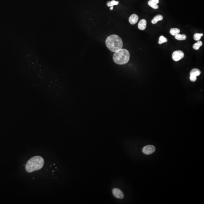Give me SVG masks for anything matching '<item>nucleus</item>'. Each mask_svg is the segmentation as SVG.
<instances>
[{
  "mask_svg": "<svg viewBox=\"0 0 204 204\" xmlns=\"http://www.w3.org/2000/svg\"><path fill=\"white\" fill-rule=\"evenodd\" d=\"M203 34L202 33H195L193 36V39L195 41H200L201 37L203 36Z\"/></svg>",
  "mask_w": 204,
  "mask_h": 204,
  "instance_id": "nucleus-16",
  "label": "nucleus"
},
{
  "mask_svg": "<svg viewBox=\"0 0 204 204\" xmlns=\"http://www.w3.org/2000/svg\"><path fill=\"white\" fill-rule=\"evenodd\" d=\"M138 16L136 14H132L129 18V22L130 24L134 25L137 23L138 20Z\"/></svg>",
  "mask_w": 204,
  "mask_h": 204,
  "instance_id": "nucleus-7",
  "label": "nucleus"
},
{
  "mask_svg": "<svg viewBox=\"0 0 204 204\" xmlns=\"http://www.w3.org/2000/svg\"><path fill=\"white\" fill-rule=\"evenodd\" d=\"M180 30L179 29L177 28H172L170 31V33L171 35L173 36H175L179 34Z\"/></svg>",
  "mask_w": 204,
  "mask_h": 204,
  "instance_id": "nucleus-12",
  "label": "nucleus"
},
{
  "mask_svg": "<svg viewBox=\"0 0 204 204\" xmlns=\"http://www.w3.org/2000/svg\"><path fill=\"white\" fill-rule=\"evenodd\" d=\"M163 19V16L160 15V14L156 15L152 20V23L154 24H156L159 21L162 20Z\"/></svg>",
  "mask_w": 204,
  "mask_h": 204,
  "instance_id": "nucleus-10",
  "label": "nucleus"
},
{
  "mask_svg": "<svg viewBox=\"0 0 204 204\" xmlns=\"http://www.w3.org/2000/svg\"><path fill=\"white\" fill-rule=\"evenodd\" d=\"M147 25L146 20L144 19H142L140 21L138 24V28L140 30H144L146 29Z\"/></svg>",
  "mask_w": 204,
  "mask_h": 204,
  "instance_id": "nucleus-8",
  "label": "nucleus"
},
{
  "mask_svg": "<svg viewBox=\"0 0 204 204\" xmlns=\"http://www.w3.org/2000/svg\"><path fill=\"white\" fill-rule=\"evenodd\" d=\"M130 55L129 51L125 49H121L113 55V61L119 65H124L127 63L130 59Z\"/></svg>",
  "mask_w": 204,
  "mask_h": 204,
  "instance_id": "nucleus-3",
  "label": "nucleus"
},
{
  "mask_svg": "<svg viewBox=\"0 0 204 204\" xmlns=\"http://www.w3.org/2000/svg\"><path fill=\"white\" fill-rule=\"evenodd\" d=\"M167 38H166L164 36H160V37L159 38V41H158V43L160 44H162V43H164L167 42Z\"/></svg>",
  "mask_w": 204,
  "mask_h": 204,
  "instance_id": "nucleus-17",
  "label": "nucleus"
},
{
  "mask_svg": "<svg viewBox=\"0 0 204 204\" xmlns=\"http://www.w3.org/2000/svg\"><path fill=\"white\" fill-rule=\"evenodd\" d=\"M184 57V53L181 50L175 51L172 53V59L175 61H178Z\"/></svg>",
  "mask_w": 204,
  "mask_h": 204,
  "instance_id": "nucleus-4",
  "label": "nucleus"
},
{
  "mask_svg": "<svg viewBox=\"0 0 204 204\" xmlns=\"http://www.w3.org/2000/svg\"><path fill=\"white\" fill-rule=\"evenodd\" d=\"M175 37L177 40L179 41H183L185 40L186 39V36L185 35H181V34H178L176 35L175 36Z\"/></svg>",
  "mask_w": 204,
  "mask_h": 204,
  "instance_id": "nucleus-11",
  "label": "nucleus"
},
{
  "mask_svg": "<svg viewBox=\"0 0 204 204\" xmlns=\"http://www.w3.org/2000/svg\"><path fill=\"white\" fill-rule=\"evenodd\" d=\"M190 80L191 81L195 82L197 80V77H195V76H190Z\"/></svg>",
  "mask_w": 204,
  "mask_h": 204,
  "instance_id": "nucleus-18",
  "label": "nucleus"
},
{
  "mask_svg": "<svg viewBox=\"0 0 204 204\" xmlns=\"http://www.w3.org/2000/svg\"><path fill=\"white\" fill-rule=\"evenodd\" d=\"M201 72L197 68H193L191 70L190 72V76L197 77L200 74Z\"/></svg>",
  "mask_w": 204,
  "mask_h": 204,
  "instance_id": "nucleus-9",
  "label": "nucleus"
},
{
  "mask_svg": "<svg viewBox=\"0 0 204 204\" xmlns=\"http://www.w3.org/2000/svg\"><path fill=\"white\" fill-rule=\"evenodd\" d=\"M155 148L153 145H148L145 146L142 148V152L146 155H150L155 152Z\"/></svg>",
  "mask_w": 204,
  "mask_h": 204,
  "instance_id": "nucleus-5",
  "label": "nucleus"
},
{
  "mask_svg": "<svg viewBox=\"0 0 204 204\" xmlns=\"http://www.w3.org/2000/svg\"><path fill=\"white\" fill-rule=\"evenodd\" d=\"M113 6H111V8H110V10H112L113 9Z\"/></svg>",
  "mask_w": 204,
  "mask_h": 204,
  "instance_id": "nucleus-20",
  "label": "nucleus"
},
{
  "mask_svg": "<svg viewBox=\"0 0 204 204\" xmlns=\"http://www.w3.org/2000/svg\"><path fill=\"white\" fill-rule=\"evenodd\" d=\"M151 0L154 2L155 3H156L157 4H158L159 2V0Z\"/></svg>",
  "mask_w": 204,
  "mask_h": 204,
  "instance_id": "nucleus-19",
  "label": "nucleus"
},
{
  "mask_svg": "<svg viewBox=\"0 0 204 204\" xmlns=\"http://www.w3.org/2000/svg\"><path fill=\"white\" fill-rule=\"evenodd\" d=\"M44 163V160L41 156H34L31 158L27 162L26 164V170L30 173L38 171L43 168Z\"/></svg>",
  "mask_w": 204,
  "mask_h": 204,
  "instance_id": "nucleus-2",
  "label": "nucleus"
},
{
  "mask_svg": "<svg viewBox=\"0 0 204 204\" xmlns=\"http://www.w3.org/2000/svg\"><path fill=\"white\" fill-rule=\"evenodd\" d=\"M112 193L115 197L119 199H123L124 197V194L122 191L117 188H114L112 190Z\"/></svg>",
  "mask_w": 204,
  "mask_h": 204,
  "instance_id": "nucleus-6",
  "label": "nucleus"
},
{
  "mask_svg": "<svg viewBox=\"0 0 204 204\" xmlns=\"http://www.w3.org/2000/svg\"><path fill=\"white\" fill-rule=\"evenodd\" d=\"M203 45V43L201 41H198L197 43H195L193 46V48L195 50H198L200 49V47H201Z\"/></svg>",
  "mask_w": 204,
  "mask_h": 204,
  "instance_id": "nucleus-13",
  "label": "nucleus"
},
{
  "mask_svg": "<svg viewBox=\"0 0 204 204\" xmlns=\"http://www.w3.org/2000/svg\"><path fill=\"white\" fill-rule=\"evenodd\" d=\"M148 5L152 7V8L154 9H157L158 8V6L157 4L155 3L154 2H153L152 0H149L148 2Z\"/></svg>",
  "mask_w": 204,
  "mask_h": 204,
  "instance_id": "nucleus-14",
  "label": "nucleus"
},
{
  "mask_svg": "<svg viewBox=\"0 0 204 204\" xmlns=\"http://www.w3.org/2000/svg\"><path fill=\"white\" fill-rule=\"evenodd\" d=\"M119 4L118 1H115L113 0L111 1H109L107 3V5L108 6H114L117 5Z\"/></svg>",
  "mask_w": 204,
  "mask_h": 204,
  "instance_id": "nucleus-15",
  "label": "nucleus"
},
{
  "mask_svg": "<svg viewBox=\"0 0 204 204\" xmlns=\"http://www.w3.org/2000/svg\"><path fill=\"white\" fill-rule=\"evenodd\" d=\"M105 43L107 47L112 52H115L122 49L123 47L122 39L117 35L110 36L106 39Z\"/></svg>",
  "mask_w": 204,
  "mask_h": 204,
  "instance_id": "nucleus-1",
  "label": "nucleus"
}]
</instances>
